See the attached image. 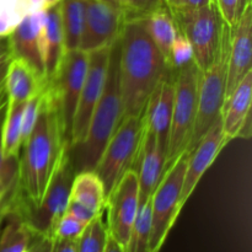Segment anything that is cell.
<instances>
[{
	"label": "cell",
	"mask_w": 252,
	"mask_h": 252,
	"mask_svg": "<svg viewBox=\"0 0 252 252\" xmlns=\"http://www.w3.org/2000/svg\"><path fill=\"white\" fill-rule=\"evenodd\" d=\"M171 69L148 34L140 15H126L118 38V73L123 118L142 116L158 84Z\"/></svg>",
	"instance_id": "obj_1"
},
{
	"label": "cell",
	"mask_w": 252,
	"mask_h": 252,
	"mask_svg": "<svg viewBox=\"0 0 252 252\" xmlns=\"http://www.w3.org/2000/svg\"><path fill=\"white\" fill-rule=\"evenodd\" d=\"M65 144L69 143L64 139L58 113L46 85L38 120L22 144L21 158L17 159L14 193L20 203L36 206L41 202Z\"/></svg>",
	"instance_id": "obj_2"
},
{
	"label": "cell",
	"mask_w": 252,
	"mask_h": 252,
	"mask_svg": "<svg viewBox=\"0 0 252 252\" xmlns=\"http://www.w3.org/2000/svg\"><path fill=\"white\" fill-rule=\"evenodd\" d=\"M122 117L117 41L111 51L105 89L91 115L85 138L78 147L70 148V153H75V155L70 154L75 172L94 171L108 140L120 126Z\"/></svg>",
	"instance_id": "obj_3"
},
{
	"label": "cell",
	"mask_w": 252,
	"mask_h": 252,
	"mask_svg": "<svg viewBox=\"0 0 252 252\" xmlns=\"http://www.w3.org/2000/svg\"><path fill=\"white\" fill-rule=\"evenodd\" d=\"M75 174L70 157V144H65L38 204L26 206L20 203L14 193L15 185L6 194L2 204L9 211L16 212L24 219L33 235L53 238L54 229L59 219L66 212Z\"/></svg>",
	"instance_id": "obj_4"
},
{
	"label": "cell",
	"mask_w": 252,
	"mask_h": 252,
	"mask_svg": "<svg viewBox=\"0 0 252 252\" xmlns=\"http://www.w3.org/2000/svg\"><path fill=\"white\" fill-rule=\"evenodd\" d=\"M231 30L225 25L223 42L218 57L209 68L201 71L197 97V112L193 130L186 152L192 149L204 137L213 123L218 120L225 105L226 71H228V54L230 47Z\"/></svg>",
	"instance_id": "obj_5"
},
{
	"label": "cell",
	"mask_w": 252,
	"mask_h": 252,
	"mask_svg": "<svg viewBox=\"0 0 252 252\" xmlns=\"http://www.w3.org/2000/svg\"><path fill=\"white\" fill-rule=\"evenodd\" d=\"M170 11L179 31L191 44L194 64L201 71L206 70L218 57L225 27L216 2L196 9Z\"/></svg>",
	"instance_id": "obj_6"
},
{
	"label": "cell",
	"mask_w": 252,
	"mask_h": 252,
	"mask_svg": "<svg viewBox=\"0 0 252 252\" xmlns=\"http://www.w3.org/2000/svg\"><path fill=\"white\" fill-rule=\"evenodd\" d=\"M175 71V98L171 128L167 144L166 169L186 152L193 130L197 112L198 83L201 70L194 62Z\"/></svg>",
	"instance_id": "obj_7"
},
{
	"label": "cell",
	"mask_w": 252,
	"mask_h": 252,
	"mask_svg": "<svg viewBox=\"0 0 252 252\" xmlns=\"http://www.w3.org/2000/svg\"><path fill=\"white\" fill-rule=\"evenodd\" d=\"M143 127V115L123 118L103 149L94 172L102 182L106 199L125 172L133 167L142 142Z\"/></svg>",
	"instance_id": "obj_8"
},
{
	"label": "cell",
	"mask_w": 252,
	"mask_h": 252,
	"mask_svg": "<svg viewBox=\"0 0 252 252\" xmlns=\"http://www.w3.org/2000/svg\"><path fill=\"white\" fill-rule=\"evenodd\" d=\"M189 153L184 152L165 171L152 196L150 252H160L167 235L182 211L180 204L182 184Z\"/></svg>",
	"instance_id": "obj_9"
},
{
	"label": "cell",
	"mask_w": 252,
	"mask_h": 252,
	"mask_svg": "<svg viewBox=\"0 0 252 252\" xmlns=\"http://www.w3.org/2000/svg\"><path fill=\"white\" fill-rule=\"evenodd\" d=\"M89 53L75 49L65 52L58 71L47 83V90L54 103L64 139L70 144L74 115L88 70Z\"/></svg>",
	"instance_id": "obj_10"
},
{
	"label": "cell",
	"mask_w": 252,
	"mask_h": 252,
	"mask_svg": "<svg viewBox=\"0 0 252 252\" xmlns=\"http://www.w3.org/2000/svg\"><path fill=\"white\" fill-rule=\"evenodd\" d=\"M111 51L112 46L89 53L88 70L74 115L70 148L78 147L85 138L91 115L100 101L107 80Z\"/></svg>",
	"instance_id": "obj_11"
},
{
	"label": "cell",
	"mask_w": 252,
	"mask_h": 252,
	"mask_svg": "<svg viewBox=\"0 0 252 252\" xmlns=\"http://www.w3.org/2000/svg\"><path fill=\"white\" fill-rule=\"evenodd\" d=\"M139 209V184L137 172L127 170L117 186L106 199L108 234L126 249L129 240L130 230Z\"/></svg>",
	"instance_id": "obj_12"
},
{
	"label": "cell",
	"mask_w": 252,
	"mask_h": 252,
	"mask_svg": "<svg viewBox=\"0 0 252 252\" xmlns=\"http://www.w3.org/2000/svg\"><path fill=\"white\" fill-rule=\"evenodd\" d=\"M85 26L79 49L90 53L111 47L118 41L126 11L101 0H85Z\"/></svg>",
	"instance_id": "obj_13"
},
{
	"label": "cell",
	"mask_w": 252,
	"mask_h": 252,
	"mask_svg": "<svg viewBox=\"0 0 252 252\" xmlns=\"http://www.w3.org/2000/svg\"><path fill=\"white\" fill-rule=\"evenodd\" d=\"M226 143L229 142L224 135L220 116L209 128L208 132L204 134V137L199 140L198 144L189 153L186 171H185L184 184H182L181 197H180V204L182 208L196 189L199 180L211 167V165L216 161L217 157L220 150L225 147Z\"/></svg>",
	"instance_id": "obj_14"
},
{
	"label": "cell",
	"mask_w": 252,
	"mask_h": 252,
	"mask_svg": "<svg viewBox=\"0 0 252 252\" xmlns=\"http://www.w3.org/2000/svg\"><path fill=\"white\" fill-rule=\"evenodd\" d=\"M252 6L249 4L235 26L231 29L230 47L228 54L225 101L236 86L252 71Z\"/></svg>",
	"instance_id": "obj_15"
},
{
	"label": "cell",
	"mask_w": 252,
	"mask_h": 252,
	"mask_svg": "<svg viewBox=\"0 0 252 252\" xmlns=\"http://www.w3.org/2000/svg\"><path fill=\"white\" fill-rule=\"evenodd\" d=\"M166 150L162 149L153 133L143 127L142 142L132 169L139 184V203L150 198L166 171Z\"/></svg>",
	"instance_id": "obj_16"
},
{
	"label": "cell",
	"mask_w": 252,
	"mask_h": 252,
	"mask_svg": "<svg viewBox=\"0 0 252 252\" xmlns=\"http://www.w3.org/2000/svg\"><path fill=\"white\" fill-rule=\"evenodd\" d=\"M170 74H167L158 84L155 90L150 95L143 113L144 128L154 134L160 147L166 150V153L175 98V74L174 76Z\"/></svg>",
	"instance_id": "obj_17"
},
{
	"label": "cell",
	"mask_w": 252,
	"mask_h": 252,
	"mask_svg": "<svg viewBox=\"0 0 252 252\" xmlns=\"http://www.w3.org/2000/svg\"><path fill=\"white\" fill-rule=\"evenodd\" d=\"M44 19H46V11L29 12L15 27L14 31L7 36L12 58L24 59L37 73L43 76L44 68L41 54V31Z\"/></svg>",
	"instance_id": "obj_18"
},
{
	"label": "cell",
	"mask_w": 252,
	"mask_h": 252,
	"mask_svg": "<svg viewBox=\"0 0 252 252\" xmlns=\"http://www.w3.org/2000/svg\"><path fill=\"white\" fill-rule=\"evenodd\" d=\"M251 98L252 71L246 74L224 105L221 123L224 135L228 142L239 137L245 138V129L250 134Z\"/></svg>",
	"instance_id": "obj_19"
},
{
	"label": "cell",
	"mask_w": 252,
	"mask_h": 252,
	"mask_svg": "<svg viewBox=\"0 0 252 252\" xmlns=\"http://www.w3.org/2000/svg\"><path fill=\"white\" fill-rule=\"evenodd\" d=\"M47 81L27 62L21 58H11L5 76L4 86L7 102H26L44 90Z\"/></svg>",
	"instance_id": "obj_20"
},
{
	"label": "cell",
	"mask_w": 252,
	"mask_h": 252,
	"mask_svg": "<svg viewBox=\"0 0 252 252\" xmlns=\"http://www.w3.org/2000/svg\"><path fill=\"white\" fill-rule=\"evenodd\" d=\"M41 54L44 76L48 83L58 71L65 54L59 5L46 11V19L41 31Z\"/></svg>",
	"instance_id": "obj_21"
},
{
	"label": "cell",
	"mask_w": 252,
	"mask_h": 252,
	"mask_svg": "<svg viewBox=\"0 0 252 252\" xmlns=\"http://www.w3.org/2000/svg\"><path fill=\"white\" fill-rule=\"evenodd\" d=\"M140 16H142L143 24H144L148 34L153 39L155 46L161 52L167 63L170 48L180 33L179 27H177L171 11L164 2L153 11L145 15H140ZM167 65H169V63H167Z\"/></svg>",
	"instance_id": "obj_22"
},
{
	"label": "cell",
	"mask_w": 252,
	"mask_h": 252,
	"mask_svg": "<svg viewBox=\"0 0 252 252\" xmlns=\"http://www.w3.org/2000/svg\"><path fill=\"white\" fill-rule=\"evenodd\" d=\"M59 12L65 52L79 49L85 26V0H62Z\"/></svg>",
	"instance_id": "obj_23"
},
{
	"label": "cell",
	"mask_w": 252,
	"mask_h": 252,
	"mask_svg": "<svg viewBox=\"0 0 252 252\" xmlns=\"http://www.w3.org/2000/svg\"><path fill=\"white\" fill-rule=\"evenodd\" d=\"M5 211L2 224L0 226V252H27L33 234L24 219L14 211Z\"/></svg>",
	"instance_id": "obj_24"
},
{
	"label": "cell",
	"mask_w": 252,
	"mask_h": 252,
	"mask_svg": "<svg viewBox=\"0 0 252 252\" xmlns=\"http://www.w3.org/2000/svg\"><path fill=\"white\" fill-rule=\"evenodd\" d=\"M70 201L78 202L95 213L105 211L106 197L102 182L94 171L76 172L70 191Z\"/></svg>",
	"instance_id": "obj_25"
},
{
	"label": "cell",
	"mask_w": 252,
	"mask_h": 252,
	"mask_svg": "<svg viewBox=\"0 0 252 252\" xmlns=\"http://www.w3.org/2000/svg\"><path fill=\"white\" fill-rule=\"evenodd\" d=\"M24 105L25 102H7L2 125V154L5 159H19L22 147L21 126Z\"/></svg>",
	"instance_id": "obj_26"
},
{
	"label": "cell",
	"mask_w": 252,
	"mask_h": 252,
	"mask_svg": "<svg viewBox=\"0 0 252 252\" xmlns=\"http://www.w3.org/2000/svg\"><path fill=\"white\" fill-rule=\"evenodd\" d=\"M150 233H152V197L139 203V209L130 230L126 252H150Z\"/></svg>",
	"instance_id": "obj_27"
},
{
	"label": "cell",
	"mask_w": 252,
	"mask_h": 252,
	"mask_svg": "<svg viewBox=\"0 0 252 252\" xmlns=\"http://www.w3.org/2000/svg\"><path fill=\"white\" fill-rule=\"evenodd\" d=\"M103 213H98L90 223L86 225L85 230L76 241L78 252H105L108 239L107 225L103 221Z\"/></svg>",
	"instance_id": "obj_28"
},
{
	"label": "cell",
	"mask_w": 252,
	"mask_h": 252,
	"mask_svg": "<svg viewBox=\"0 0 252 252\" xmlns=\"http://www.w3.org/2000/svg\"><path fill=\"white\" fill-rule=\"evenodd\" d=\"M29 12V0H0V38L9 36Z\"/></svg>",
	"instance_id": "obj_29"
},
{
	"label": "cell",
	"mask_w": 252,
	"mask_h": 252,
	"mask_svg": "<svg viewBox=\"0 0 252 252\" xmlns=\"http://www.w3.org/2000/svg\"><path fill=\"white\" fill-rule=\"evenodd\" d=\"M6 108L7 100L0 103V184L12 185L17 180V159H5L2 154V125Z\"/></svg>",
	"instance_id": "obj_30"
},
{
	"label": "cell",
	"mask_w": 252,
	"mask_h": 252,
	"mask_svg": "<svg viewBox=\"0 0 252 252\" xmlns=\"http://www.w3.org/2000/svg\"><path fill=\"white\" fill-rule=\"evenodd\" d=\"M192 61H193V52H192L191 44L187 41L186 37L180 32L170 48L169 62H167L169 68L171 70H176L191 63Z\"/></svg>",
	"instance_id": "obj_31"
},
{
	"label": "cell",
	"mask_w": 252,
	"mask_h": 252,
	"mask_svg": "<svg viewBox=\"0 0 252 252\" xmlns=\"http://www.w3.org/2000/svg\"><path fill=\"white\" fill-rule=\"evenodd\" d=\"M86 225L84 221L79 220L71 214L65 213L57 224L54 229L53 239L58 240H78L83 231L85 230Z\"/></svg>",
	"instance_id": "obj_32"
},
{
	"label": "cell",
	"mask_w": 252,
	"mask_h": 252,
	"mask_svg": "<svg viewBox=\"0 0 252 252\" xmlns=\"http://www.w3.org/2000/svg\"><path fill=\"white\" fill-rule=\"evenodd\" d=\"M43 91H42L41 94H38V95L33 96L32 98H30V100H27L24 105L21 126L22 144H24L25 140L29 138V135L31 134L32 129H33L34 125H36L37 120H38L39 111H41L42 106V100H43Z\"/></svg>",
	"instance_id": "obj_33"
},
{
	"label": "cell",
	"mask_w": 252,
	"mask_h": 252,
	"mask_svg": "<svg viewBox=\"0 0 252 252\" xmlns=\"http://www.w3.org/2000/svg\"><path fill=\"white\" fill-rule=\"evenodd\" d=\"M214 2L224 24L231 30L239 21L246 6L251 4V0H214Z\"/></svg>",
	"instance_id": "obj_34"
},
{
	"label": "cell",
	"mask_w": 252,
	"mask_h": 252,
	"mask_svg": "<svg viewBox=\"0 0 252 252\" xmlns=\"http://www.w3.org/2000/svg\"><path fill=\"white\" fill-rule=\"evenodd\" d=\"M164 4V0H125L126 15H145Z\"/></svg>",
	"instance_id": "obj_35"
},
{
	"label": "cell",
	"mask_w": 252,
	"mask_h": 252,
	"mask_svg": "<svg viewBox=\"0 0 252 252\" xmlns=\"http://www.w3.org/2000/svg\"><path fill=\"white\" fill-rule=\"evenodd\" d=\"M65 213L71 214V216L78 218L79 220L84 221L85 224L90 223V221L98 214V213H95L94 211H91V209H89L88 207L83 206V204L78 203V202L70 201V199H69V203H68V207H66Z\"/></svg>",
	"instance_id": "obj_36"
},
{
	"label": "cell",
	"mask_w": 252,
	"mask_h": 252,
	"mask_svg": "<svg viewBox=\"0 0 252 252\" xmlns=\"http://www.w3.org/2000/svg\"><path fill=\"white\" fill-rule=\"evenodd\" d=\"M164 2L170 10H184L207 6L214 2V0H165Z\"/></svg>",
	"instance_id": "obj_37"
},
{
	"label": "cell",
	"mask_w": 252,
	"mask_h": 252,
	"mask_svg": "<svg viewBox=\"0 0 252 252\" xmlns=\"http://www.w3.org/2000/svg\"><path fill=\"white\" fill-rule=\"evenodd\" d=\"M54 239L49 236H37L33 235L31 244H30V252H53Z\"/></svg>",
	"instance_id": "obj_38"
},
{
	"label": "cell",
	"mask_w": 252,
	"mask_h": 252,
	"mask_svg": "<svg viewBox=\"0 0 252 252\" xmlns=\"http://www.w3.org/2000/svg\"><path fill=\"white\" fill-rule=\"evenodd\" d=\"M62 0H29L30 12L47 11L52 7L59 5Z\"/></svg>",
	"instance_id": "obj_39"
},
{
	"label": "cell",
	"mask_w": 252,
	"mask_h": 252,
	"mask_svg": "<svg viewBox=\"0 0 252 252\" xmlns=\"http://www.w3.org/2000/svg\"><path fill=\"white\" fill-rule=\"evenodd\" d=\"M78 240H58L54 239L53 252H78Z\"/></svg>",
	"instance_id": "obj_40"
},
{
	"label": "cell",
	"mask_w": 252,
	"mask_h": 252,
	"mask_svg": "<svg viewBox=\"0 0 252 252\" xmlns=\"http://www.w3.org/2000/svg\"><path fill=\"white\" fill-rule=\"evenodd\" d=\"M11 58H12V54H11V49H10L9 39H7V37L0 38V63Z\"/></svg>",
	"instance_id": "obj_41"
},
{
	"label": "cell",
	"mask_w": 252,
	"mask_h": 252,
	"mask_svg": "<svg viewBox=\"0 0 252 252\" xmlns=\"http://www.w3.org/2000/svg\"><path fill=\"white\" fill-rule=\"evenodd\" d=\"M105 252H126V249L123 246H121L112 236L108 234V239H107V244H106L105 248Z\"/></svg>",
	"instance_id": "obj_42"
},
{
	"label": "cell",
	"mask_w": 252,
	"mask_h": 252,
	"mask_svg": "<svg viewBox=\"0 0 252 252\" xmlns=\"http://www.w3.org/2000/svg\"><path fill=\"white\" fill-rule=\"evenodd\" d=\"M10 59L7 61H4L0 63V90L4 88V81H5V76H6V70H7V65H9Z\"/></svg>",
	"instance_id": "obj_43"
},
{
	"label": "cell",
	"mask_w": 252,
	"mask_h": 252,
	"mask_svg": "<svg viewBox=\"0 0 252 252\" xmlns=\"http://www.w3.org/2000/svg\"><path fill=\"white\" fill-rule=\"evenodd\" d=\"M15 182H16V181H15ZM15 182L12 185H1V184H0V203H1L2 199L5 198V196L9 193L10 189H12V186L15 185Z\"/></svg>",
	"instance_id": "obj_44"
},
{
	"label": "cell",
	"mask_w": 252,
	"mask_h": 252,
	"mask_svg": "<svg viewBox=\"0 0 252 252\" xmlns=\"http://www.w3.org/2000/svg\"><path fill=\"white\" fill-rule=\"evenodd\" d=\"M103 2H107V4L112 5V6L117 7V9H122L126 11V5H125V0H101Z\"/></svg>",
	"instance_id": "obj_45"
},
{
	"label": "cell",
	"mask_w": 252,
	"mask_h": 252,
	"mask_svg": "<svg viewBox=\"0 0 252 252\" xmlns=\"http://www.w3.org/2000/svg\"><path fill=\"white\" fill-rule=\"evenodd\" d=\"M7 100V95H6V91H5V86L0 90V103H2L4 101Z\"/></svg>",
	"instance_id": "obj_46"
},
{
	"label": "cell",
	"mask_w": 252,
	"mask_h": 252,
	"mask_svg": "<svg viewBox=\"0 0 252 252\" xmlns=\"http://www.w3.org/2000/svg\"><path fill=\"white\" fill-rule=\"evenodd\" d=\"M4 216H5V211H4V208H2L1 203H0V226H1V224H2V219H4Z\"/></svg>",
	"instance_id": "obj_47"
},
{
	"label": "cell",
	"mask_w": 252,
	"mask_h": 252,
	"mask_svg": "<svg viewBox=\"0 0 252 252\" xmlns=\"http://www.w3.org/2000/svg\"><path fill=\"white\" fill-rule=\"evenodd\" d=\"M27 252H30V251H27Z\"/></svg>",
	"instance_id": "obj_48"
},
{
	"label": "cell",
	"mask_w": 252,
	"mask_h": 252,
	"mask_svg": "<svg viewBox=\"0 0 252 252\" xmlns=\"http://www.w3.org/2000/svg\"><path fill=\"white\" fill-rule=\"evenodd\" d=\"M164 1H165V0H164Z\"/></svg>",
	"instance_id": "obj_49"
}]
</instances>
